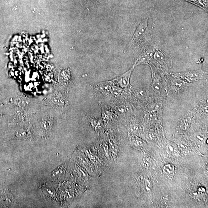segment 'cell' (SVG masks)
<instances>
[{"mask_svg":"<svg viewBox=\"0 0 208 208\" xmlns=\"http://www.w3.org/2000/svg\"><path fill=\"white\" fill-rule=\"evenodd\" d=\"M149 17L144 18L138 26L128 44L127 49H134L141 46L148 35L147 23Z\"/></svg>","mask_w":208,"mask_h":208,"instance_id":"cell-1","label":"cell"},{"mask_svg":"<svg viewBox=\"0 0 208 208\" xmlns=\"http://www.w3.org/2000/svg\"><path fill=\"white\" fill-rule=\"evenodd\" d=\"M172 76L185 83H192L203 79L207 76V73L202 70L172 73Z\"/></svg>","mask_w":208,"mask_h":208,"instance_id":"cell-2","label":"cell"},{"mask_svg":"<svg viewBox=\"0 0 208 208\" xmlns=\"http://www.w3.org/2000/svg\"><path fill=\"white\" fill-rule=\"evenodd\" d=\"M136 67L135 65H133L130 69L112 81L117 86L121 88L124 89L128 87L130 84V79L132 72Z\"/></svg>","mask_w":208,"mask_h":208,"instance_id":"cell-3","label":"cell"},{"mask_svg":"<svg viewBox=\"0 0 208 208\" xmlns=\"http://www.w3.org/2000/svg\"><path fill=\"white\" fill-rule=\"evenodd\" d=\"M151 57L161 67L169 68L171 66V61L169 57L161 51H156L154 53L152 52Z\"/></svg>","mask_w":208,"mask_h":208,"instance_id":"cell-4","label":"cell"},{"mask_svg":"<svg viewBox=\"0 0 208 208\" xmlns=\"http://www.w3.org/2000/svg\"><path fill=\"white\" fill-rule=\"evenodd\" d=\"M113 83L112 81L101 82L96 83L95 85V90L103 95L110 93L111 87Z\"/></svg>","mask_w":208,"mask_h":208,"instance_id":"cell-5","label":"cell"},{"mask_svg":"<svg viewBox=\"0 0 208 208\" xmlns=\"http://www.w3.org/2000/svg\"><path fill=\"white\" fill-rule=\"evenodd\" d=\"M151 86L153 90L156 92H160L163 89L161 78L152 70Z\"/></svg>","mask_w":208,"mask_h":208,"instance_id":"cell-6","label":"cell"},{"mask_svg":"<svg viewBox=\"0 0 208 208\" xmlns=\"http://www.w3.org/2000/svg\"><path fill=\"white\" fill-rule=\"evenodd\" d=\"M0 200L2 204L6 206H12L14 202L13 195L8 191H5L1 194Z\"/></svg>","mask_w":208,"mask_h":208,"instance_id":"cell-7","label":"cell"},{"mask_svg":"<svg viewBox=\"0 0 208 208\" xmlns=\"http://www.w3.org/2000/svg\"><path fill=\"white\" fill-rule=\"evenodd\" d=\"M174 78L171 82V87L175 93H179L185 88V83L180 79Z\"/></svg>","mask_w":208,"mask_h":208,"instance_id":"cell-8","label":"cell"},{"mask_svg":"<svg viewBox=\"0 0 208 208\" xmlns=\"http://www.w3.org/2000/svg\"><path fill=\"white\" fill-rule=\"evenodd\" d=\"M87 119L96 132L101 128L102 124V121L100 119H98L94 117L86 116Z\"/></svg>","mask_w":208,"mask_h":208,"instance_id":"cell-9","label":"cell"},{"mask_svg":"<svg viewBox=\"0 0 208 208\" xmlns=\"http://www.w3.org/2000/svg\"><path fill=\"white\" fill-rule=\"evenodd\" d=\"M52 102L54 105L59 107H64L65 106V100L60 95H55L52 97Z\"/></svg>","mask_w":208,"mask_h":208,"instance_id":"cell-10","label":"cell"},{"mask_svg":"<svg viewBox=\"0 0 208 208\" xmlns=\"http://www.w3.org/2000/svg\"><path fill=\"white\" fill-rule=\"evenodd\" d=\"M102 117L103 120L110 121L114 118V114L110 110L103 107Z\"/></svg>","mask_w":208,"mask_h":208,"instance_id":"cell-11","label":"cell"},{"mask_svg":"<svg viewBox=\"0 0 208 208\" xmlns=\"http://www.w3.org/2000/svg\"><path fill=\"white\" fill-rule=\"evenodd\" d=\"M122 89L119 87L113 84L111 87L110 93L112 94V96H115V97H118L121 95Z\"/></svg>","mask_w":208,"mask_h":208,"instance_id":"cell-12","label":"cell"},{"mask_svg":"<svg viewBox=\"0 0 208 208\" xmlns=\"http://www.w3.org/2000/svg\"><path fill=\"white\" fill-rule=\"evenodd\" d=\"M196 4L199 6L207 8V0H185Z\"/></svg>","mask_w":208,"mask_h":208,"instance_id":"cell-13","label":"cell"},{"mask_svg":"<svg viewBox=\"0 0 208 208\" xmlns=\"http://www.w3.org/2000/svg\"><path fill=\"white\" fill-rule=\"evenodd\" d=\"M50 122L49 121H47L46 119H43L41 122V126L43 129L45 130H48L50 129L51 125L50 124Z\"/></svg>","mask_w":208,"mask_h":208,"instance_id":"cell-14","label":"cell"},{"mask_svg":"<svg viewBox=\"0 0 208 208\" xmlns=\"http://www.w3.org/2000/svg\"><path fill=\"white\" fill-rule=\"evenodd\" d=\"M131 129L132 132L137 134L140 132L141 130L140 126L138 125H133L131 127Z\"/></svg>","mask_w":208,"mask_h":208,"instance_id":"cell-15","label":"cell"},{"mask_svg":"<svg viewBox=\"0 0 208 208\" xmlns=\"http://www.w3.org/2000/svg\"><path fill=\"white\" fill-rule=\"evenodd\" d=\"M126 110L125 106L124 105H120L117 108V111L120 114H123Z\"/></svg>","mask_w":208,"mask_h":208,"instance_id":"cell-16","label":"cell"},{"mask_svg":"<svg viewBox=\"0 0 208 208\" xmlns=\"http://www.w3.org/2000/svg\"><path fill=\"white\" fill-rule=\"evenodd\" d=\"M134 143L135 145L137 146H141V145H142V143L141 142V141L137 139H134Z\"/></svg>","mask_w":208,"mask_h":208,"instance_id":"cell-17","label":"cell"}]
</instances>
